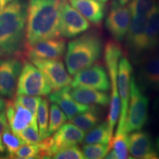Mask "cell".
<instances>
[{"label":"cell","mask_w":159,"mask_h":159,"mask_svg":"<svg viewBox=\"0 0 159 159\" xmlns=\"http://www.w3.org/2000/svg\"><path fill=\"white\" fill-rule=\"evenodd\" d=\"M129 2H130V0H112L111 1V8L125 6Z\"/></svg>","instance_id":"d590c367"},{"label":"cell","mask_w":159,"mask_h":159,"mask_svg":"<svg viewBox=\"0 0 159 159\" xmlns=\"http://www.w3.org/2000/svg\"><path fill=\"white\" fill-rule=\"evenodd\" d=\"M27 11L25 0H13L0 11V49L4 55L22 57Z\"/></svg>","instance_id":"7a4b0ae2"},{"label":"cell","mask_w":159,"mask_h":159,"mask_svg":"<svg viewBox=\"0 0 159 159\" xmlns=\"http://www.w3.org/2000/svg\"><path fill=\"white\" fill-rule=\"evenodd\" d=\"M112 136L107 122L99 123L85 135L83 139L84 144H110Z\"/></svg>","instance_id":"d4e9b609"},{"label":"cell","mask_w":159,"mask_h":159,"mask_svg":"<svg viewBox=\"0 0 159 159\" xmlns=\"http://www.w3.org/2000/svg\"><path fill=\"white\" fill-rule=\"evenodd\" d=\"M98 1H100V2H106L108 0H98Z\"/></svg>","instance_id":"b9f144b4"},{"label":"cell","mask_w":159,"mask_h":159,"mask_svg":"<svg viewBox=\"0 0 159 159\" xmlns=\"http://www.w3.org/2000/svg\"><path fill=\"white\" fill-rule=\"evenodd\" d=\"M5 114L7 124L14 134L18 135L27 128L35 118L33 114L16 101L6 100Z\"/></svg>","instance_id":"e0dca14e"},{"label":"cell","mask_w":159,"mask_h":159,"mask_svg":"<svg viewBox=\"0 0 159 159\" xmlns=\"http://www.w3.org/2000/svg\"><path fill=\"white\" fill-rule=\"evenodd\" d=\"M70 90L71 95L80 103L89 105H100L106 106L110 104L111 97L108 93L96 89L75 87Z\"/></svg>","instance_id":"44dd1931"},{"label":"cell","mask_w":159,"mask_h":159,"mask_svg":"<svg viewBox=\"0 0 159 159\" xmlns=\"http://www.w3.org/2000/svg\"><path fill=\"white\" fill-rule=\"evenodd\" d=\"M133 77V67L129 60L124 55L120 57L118 68V87L121 102V112L116 131L125 130V124L128 112L129 99L130 96L131 80Z\"/></svg>","instance_id":"30bf717a"},{"label":"cell","mask_w":159,"mask_h":159,"mask_svg":"<svg viewBox=\"0 0 159 159\" xmlns=\"http://www.w3.org/2000/svg\"><path fill=\"white\" fill-rule=\"evenodd\" d=\"M70 90V87H66L60 90L52 91L49 96V100L52 102L57 104L62 109L69 120L76 115L90 110L94 107L77 102L71 95Z\"/></svg>","instance_id":"2e32d148"},{"label":"cell","mask_w":159,"mask_h":159,"mask_svg":"<svg viewBox=\"0 0 159 159\" xmlns=\"http://www.w3.org/2000/svg\"><path fill=\"white\" fill-rule=\"evenodd\" d=\"M75 9L94 25H99L105 16L104 2L98 0H69Z\"/></svg>","instance_id":"d6986e66"},{"label":"cell","mask_w":159,"mask_h":159,"mask_svg":"<svg viewBox=\"0 0 159 159\" xmlns=\"http://www.w3.org/2000/svg\"><path fill=\"white\" fill-rule=\"evenodd\" d=\"M89 27V21L71 5L69 0H61L60 32L61 36L72 39L81 35Z\"/></svg>","instance_id":"52a82bcc"},{"label":"cell","mask_w":159,"mask_h":159,"mask_svg":"<svg viewBox=\"0 0 159 159\" xmlns=\"http://www.w3.org/2000/svg\"><path fill=\"white\" fill-rule=\"evenodd\" d=\"M128 136L129 152L132 158L158 159L159 154L155 150L150 135L145 131L136 130Z\"/></svg>","instance_id":"5bb4252c"},{"label":"cell","mask_w":159,"mask_h":159,"mask_svg":"<svg viewBox=\"0 0 159 159\" xmlns=\"http://www.w3.org/2000/svg\"><path fill=\"white\" fill-rule=\"evenodd\" d=\"M139 75L145 85L159 89V54L148 55L141 61Z\"/></svg>","instance_id":"ffe728a7"},{"label":"cell","mask_w":159,"mask_h":159,"mask_svg":"<svg viewBox=\"0 0 159 159\" xmlns=\"http://www.w3.org/2000/svg\"><path fill=\"white\" fill-rule=\"evenodd\" d=\"M12 158H39V143L35 144H23L13 154Z\"/></svg>","instance_id":"d6a6232c"},{"label":"cell","mask_w":159,"mask_h":159,"mask_svg":"<svg viewBox=\"0 0 159 159\" xmlns=\"http://www.w3.org/2000/svg\"><path fill=\"white\" fill-rule=\"evenodd\" d=\"M131 13L128 6L111 8L105 21V27L115 41L125 39L131 22Z\"/></svg>","instance_id":"4fadbf2b"},{"label":"cell","mask_w":159,"mask_h":159,"mask_svg":"<svg viewBox=\"0 0 159 159\" xmlns=\"http://www.w3.org/2000/svg\"><path fill=\"white\" fill-rule=\"evenodd\" d=\"M100 120L98 108L94 106L90 110L76 115L69 121L85 133L98 125Z\"/></svg>","instance_id":"cb8c5ba5"},{"label":"cell","mask_w":159,"mask_h":159,"mask_svg":"<svg viewBox=\"0 0 159 159\" xmlns=\"http://www.w3.org/2000/svg\"><path fill=\"white\" fill-rule=\"evenodd\" d=\"M154 1H155V2H156V5L159 6V0H154Z\"/></svg>","instance_id":"60d3db41"},{"label":"cell","mask_w":159,"mask_h":159,"mask_svg":"<svg viewBox=\"0 0 159 159\" xmlns=\"http://www.w3.org/2000/svg\"><path fill=\"white\" fill-rule=\"evenodd\" d=\"M61 0H29L27 4L25 46L61 37Z\"/></svg>","instance_id":"6da1fadb"},{"label":"cell","mask_w":159,"mask_h":159,"mask_svg":"<svg viewBox=\"0 0 159 159\" xmlns=\"http://www.w3.org/2000/svg\"><path fill=\"white\" fill-rule=\"evenodd\" d=\"M148 17L147 16H133L130 27L125 37L127 47L134 57H139L146 52L145 31Z\"/></svg>","instance_id":"9a60e30c"},{"label":"cell","mask_w":159,"mask_h":159,"mask_svg":"<svg viewBox=\"0 0 159 159\" xmlns=\"http://www.w3.org/2000/svg\"><path fill=\"white\" fill-rule=\"evenodd\" d=\"M49 117V103L47 98H42L37 111V121L41 139L47 137Z\"/></svg>","instance_id":"4316f807"},{"label":"cell","mask_w":159,"mask_h":159,"mask_svg":"<svg viewBox=\"0 0 159 159\" xmlns=\"http://www.w3.org/2000/svg\"><path fill=\"white\" fill-rule=\"evenodd\" d=\"M156 7L154 0H130L128 7L131 15L133 16H147Z\"/></svg>","instance_id":"f546056e"},{"label":"cell","mask_w":159,"mask_h":159,"mask_svg":"<svg viewBox=\"0 0 159 159\" xmlns=\"http://www.w3.org/2000/svg\"><path fill=\"white\" fill-rule=\"evenodd\" d=\"M52 158L55 159H84L83 150L79 147L71 146L61 149L54 154Z\"/></svg>","instance_id":"836d02e7"},{"label":"cell","mask_w":159,"mask_h":159,"mask_svg":"<svg viewBox=\"0 0 159 159\" xmlns=\"http://www.w3.org/2000/svg\"><path fill=\"white\" fill-rule=\"evenodd\" d=\"M85 132L71 122L65 123L55 133L52 139L55 150L83 142Z\"/></svg>","instance_id":"ac0fdd59"},{"label":"cell","mask_w":159,"mask_h":159,"mask_svg":"<svg viewBox=\"0 0 159 159\" xmlns=\"http://www.w3.org/2000/svg\"><path fill=\"white\" fill-rule=\"evenodd\" d=\"M5 106H6V100H5V99H2L1 97H0V113L5 110Z\"/></svg>","instance_id":"74e56055"},{"label":"cell","mask_w":159,"mask_h":159,"mask_svg":"<svg viewBox=\"0 0 159 159\" xmlns=\"http://www.w3.org/2000/svg\"><path fill=\"white\" fill-rule=\"evenodd\" d=\"M124 55L123 49L118 41L115 40H109L105 46V62L108 71L109 78L111 81V97L110 108L107 118L111 136L114 135V130L117 121L120 116L121 102L118 90V64L119 60Z\"/></svg>","instance_id":"277c9868"},{"label":"cell","mask_w":159,"mask_h":159,"mask_svg":"<svg viewBox=\"0 0 159 159\" xmlns=\"http://www.w3.org/2000/svg\"><path fill=\"white\" fill-rule=\"evenodd\" d=\"M32 63L43 73L52 91L70 87L72 78L61 59H31Z\"/></svg>","instance_id":"ba28073f"},{"label":"cell","mask_w":159,"mask_h":159,"mask_svg":"<svg viewBox=\"0 0 159 159\" xmlns=\"http://www.w3.org/2000/svg\"><path fill=\"white\" fill-rule=\"evenodd\" d=\"M18 136L22 139L25 144H35L41 142L42 139L39 133L37 116H35L30 124L21 132H20Z\"/></svg>","instance_id":"f1b7e54d"},{"label":"cell","mask_w":159,"mask_h":159,"mask_svg":"<svg viewBox=\"0 0 159 159\" xmlns=\"http://www.w3.org/2000/svg\"><path fill=\"white\" fill-rule=\"evenodd\" d=\"M102 40L94 32L84 33L71 40L67 46L65 63L70 75L94 64L102 52Z\"/></svg>","instance_id":"3957f363"},{"label":"cell","mask_w":159,"mask_h":159,"mask_svg":"<svg viewBox=\"0 0 159 159\" xmlns=\"http://www.w3.org/2000/svg\"><path fill=\"white\" fill-rule=\"evenodd\" d=\"M148 99L137 85L134 76L130 85V105L127 112L124 130L127 134L140 130L146 125L148 119Z\"/></svg>","instance_id":"8992f818"},{"label":"cell","mask_w":159,"mask_h":159,"mask_svg":"<svg viewBox=\"0 0 159 159\" xmlns=\"http://www.w3.org/2000/svg\"><path fill=\"white\" fill-rule=\"evenodd\" d=\"M52 92L48 81L33 63L25 61L18 80L16 95L45 97Z\"/></svg>","instance_id":"5b68a950"},{"label":"cell","mask_w":159,"mask_h":159,"mask_svg":"<svg viewBox=\"0 0 159 159\" xmlns=\"http://www.w3.org/2000/svg\"><path fill=\"white\" fill-rule=\"evenodd\" d=\"M41 97L30 96V95H16L15 100L22 105L27 110H29L34 116H37V111L40 102L41 101Z\"/></svg>","instance_id":"1f68e13d"},{"label":"cell","mask_w":159,"mask_h":159,"mask_svg":"<svg viewBox=\"0 0 159 159\" xmlns=\"http://www.w3.org/2000/svg\"><path fill=\"white\" fill-rule=\"evenodd\" d=\"M146 52H152L159 44V6L156 5L148 17L146 25Z\"/></svg>","instance_id":"7402d4cb"},{"label":"cell","mask_w":159,"mask_h":159,"mask_svg":"<svg viewBox=\"0 0 159 159\" xmlns=\"http://www.w3.org/2000/svg\"><path fill=\"white\" fill-rule=\"evenodd\" d=\"M156 148H157V150H158V152H159V136L156 139Z\"/></svg>","instance_id":"f35d334b"},{"label":"cell","mask_w":159,"mask_h":159,"mask_svg":"<svg viewBox=\"0 0 159 159\" xmlns=\"http://www.w3.org/2000/svg\"><path fill=\"white\" fill-rule=\"evenodd\" d=\"M2 142L5 150L8 153L10 158H12L13 154L16 152V150L20 147L25 144V142H23L22 139L11 130L8 125L6 127L3 133Z\"/></svg>","instance_id":"83f0119b"},{"label":"cell","mask_w":159,"mask_h":159,"mask_svg":"<svg viewBox=\"0 0 159 159\" xmlns=\"http://www.w3.org/2000/svg\"><path fill=\"white\" fill-rule=\"evenodd\" d=\"M67 116L60 107L55 103H52L49 107V118L47 130V137L54 134L67 120Z\"/></svg>","instance_id":"484cf974"},{"label":"cell","mask_w":159,"mask_h":159,"mask_svg":"<svg viewBox=\"0 0 159 159\" xmlns=\"http://www.w3.org/2000/svg\"><path fill=\"white\" fill-rule=\"evenodd\" d=\"M13 1V0H0V11H2L4 8H5Z\"/></svg>","instance_id":"8d00e7d4"},{"label":"cell","mask_w":159,"mask_h":159,"mask_svg":"<svg viewBox=\"0 0 159 159\" xmlns=\"http://www.w3.org/2000/svg\"><path fill=\"white\" fill-rule=\"evenodd\" d=\"M125 130L116 131V135L111 140L110 150L105 158L126 159L129 158L128 135Z\"/></svg>","instance_id":"603a6c76"},{"label":"cell","mask_w":159,"mask_h":159,"mask_svg":"<svg viewBox=\"0 0 159 159\" xmlns=\"http://www.w3.org/2000/svg\"><path fill=\"white\" fill-rule=\"evenodd\" d=\"M82 150L85 158H105L110 150V144H84Z\"/></svg>","instance_id":"4dcf8cb0"},{"label":"cell","mask_w":159,"mask_h":159,"mask_svg":"<svg viewBox=\"0 0 159 159\" xmlns=\"http://www.w3.org/2000/svg\"><path fill=\"white\" fill-rule=\"evenodd\" d=\"M20 57H12L0 63V97L12 99L16 96L23 62Z\"/></svg>","instance_id":"7c38bea8"},{"label":"cell","mask_w":159,"mask_h":159,"mask_svg":"<svg viewBox=\"0 0 159 159\" xmlns=\"http://www.w3.org/2000/svg\"><path fill=\"white\" fill-rule=\"evenodd\" d=\"M2 55H4L2 51L0 49V63H1V58H2Z\"/></svg>","instance_id":"ab89813d"},{"label":"cell","mask_w":159,"mask_h":159,"mask_svg":"<svg viewBox=\"0 0 159 159\" xmlns=\"http://www.w3.org/2000/svg\"><path fill=\"white\" fill-rule=\"evenodd\" d=\"M66 50L64 39L61 37L49 39L35 43L30 46H25L23 55L31 59H61Z\"/></svg>","instance_id":"8fae6325"},{"label":"cell","mask_w":159,"mask_h":159,"mask_svg":"<svg viewBox=\"0 0 159 159\" xmlns=\"http://www.w3.org/2000/svg\"><path fill=\"white\" fill-rule=\"evenodd\" d=\"M7 125L8 124H7L5 111H3L0 113V154H3L6 151L2 142V135Z\"/></svg>","instance_id":"e575fe53"},{"label":"cell","mask_w":159,"mask_h":159,"mask_svg":"<svg viewBox=\"0 0 159 159\" xmlns=\"http://www.w3.org/2000/svg\"><path fill=\"white\" fill-rule=\"evenodd\" d=\"M71 87H85L108 91L111 88L108 72H107L103 66L99 63H94L89 68L75 74L71 81Z\"/></svg>","instance_id":"9c48e42d"}]
</instances>
